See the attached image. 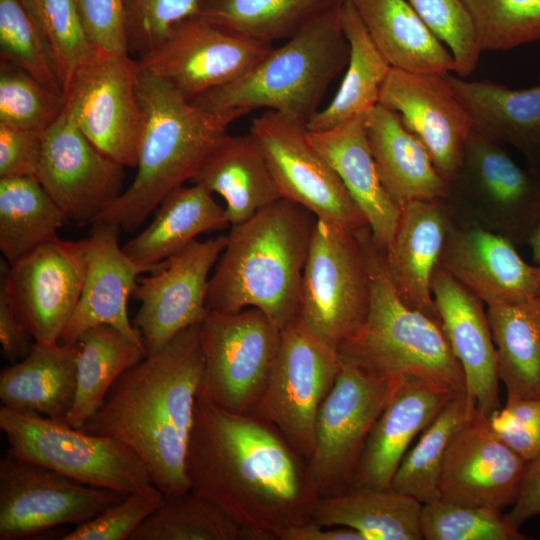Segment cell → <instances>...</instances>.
I'll return each instance as SVG.
<instances>
[{"mask_svg": "<svg viewBox=\"0 0 540 540\" xmlns=\"http://www.w3.org/2000/svg\"><path fill=\"white\" fill-rule=\"evenodd\" d=\"M190 490L260 540L312 519L320 499L308 460L261 417L226 411L200 390L185 457Z\"/></svg>", "mask_w": 540, "mask_h": 540, "instance_id": "cell-1", "label": "cell"}, {"mask_svg": "<svg viewBox=\"0 0 540 540\" xmlns=\"http://www.w3.org/2000/svg\"><path fill=\"white\" fill-rule=\"evenodd\" d=\"M200 324L126 370L79 428L130 446L165 495L190 490L185 457L204 371Z\"/></svg>", "mask_w": 540, "mask_h": 540, "instance_id": "cell-2", "label": "cell"}, {"mask_svg": "<svg viewBox=\"0 0 540 540\" xmlns=\"http://www.w3.org/2000/svg\"><path fill=\"white\" fill-rule=\"evenodd\" d=\"M316 217L279 199L231 226L210 276L208 311H263L281 330L298 317L302 275Z\"/></svg>", "mask_w": 540, "mask_h": 540, "instance_id": "cell-3", "label": "cell"}, {"mask_svg": "<svg viewBox=\"0 0 540 540\" xmlns=\"http://www.w3.org/2000/svg\"><path fill=\"white\" fill-rule=\"evenodd\" d=\"M139 98L145 125L135 178L93 222L113 223L127 233L137 230L168 194L192 180L234 121L199 107L166 80L141 69Z\"/></svg>", "mask_w": 540, "mask_h": 540, "instance_id": "cell-4", "label": "cell"}, {"mask_svg": "<svg viewBox=\"0 0 540 540\" xmlns=\"http://www.w3.org/2000/svg\"><path fill=\"white\" fill-rule=\"evenodd\" d=\"M342 4L321 14L274 48L246 75L191 101L234 120L253 110L280 113L306 126L331 82L346 68L349 43Z\"/></svg>", "mask_w": 540, "mask_h": 540, "instance_id": "cell-5", "label": "cell"}, {"mask_svg": "<svg viewBox=\"0 0 540 540\" xmlns=\"http://www.w3.org/2000/svg\"><path fill=\"white\" fill-rule=\"evenodd\" d=\"M370 305L359 329L338 347L341 362L381 379L419 377L454 395L465 393L464 374L441 323L405 305L389 279L385 251L362 231Z\"/></svg>", "mask_w": 540, "mask_h": 540, "instance_id": "cell-6", "label": "cell"}, {"mask_svg": "<svg viewBox=\"0 0 540 540\" xmlns=\"http://www.w3.org/2000/svg\"><path fill=\"white\" fill-rule=\"evenodd\" d=\"M445 199L465 221L515 246L529 244L540 223V171L520 166L501 142L473 127Z\"/></svg>", "mask_w": 540, "mask_h": 540, "instance_id": "cell-7", "label": "cell"}, {"mask_svg": "<svg viewBox=\"0 0 540 540\" xmlns=\"http://www.w3.org/2000/svg\"><path fill=\"white\" fill-rule=\"evenodd\" d=\"M0 428L7 452L80 483L129 494L152 484L142 458L115 438L91 434L66 421L2 406Z\"/></svg>", "mask_w": 540, "mask_h": 540, "instance_id": "cell-8", "label": "cell"}, {"mask_svg": "<svg viewBox=\"0 0 540 540\" xmlns=\"http://www.w3.org/2000/svg\"><path fill=\"white\" fill-rule=\"evenodd\" d=\"M363 230L355 232L316 219L311 236L298 318L335 348L359 329L369 310L370 276Z\"/></svg>", "mask_w": 540, "mask_h": 540, "instance_id": "cell-9", "label": "cell"}, {"mask_svg": "<svg viewBox=\"0 0 540 540\" xmlns=\"http://www.w3.org/2000/svg\"><path fill=\"white\" fill-rule=\"evenodd\" d=\"M140 66L128 53L93 48L64 90L65 106L81 132L105 155L136 167L145 113Z\"/></svg>", "mask_w": 540, "mask_h": 540, "instance_id": "cell-10", "label": "cell"}, {"mask_svg": "<svg viewBox=\"0 0 540 540\" xmlns=\"http://www.w3.org/2000/svg\"><path fill=\"white\" fill-rule=\"evenodd\" d=\"M280 338L281 329L257 308L208 311L200 324V390L226 411L252 413L266 388Z\"/></svg>", "mask_w": 540, "mask_h": 540, "instance_id": "cell-11", "label": "cell"}, {"mask_svg": "<svg viewBox=\"0 0 540 540\" xmlns=\"http://www.w3.org/2000/svg\"><path fill=\"white\" fill-rule=\"evenodd\" d=\"M341 367L337 348L297 317L281 330L266 388L252 413L275 426L309 460L317 412Z\"/></svg>", "mask_w": 540, "mask_h": 540, "instance_id": "cell-12", "label": "cell"}, {"mask_svg": "<svg viewBox=\"0 0 540 540\" xmlns=\"http://www.w3.org/2000/svg\"><path fill=\"white\" fill-rule=\"evenodd\" d=\"M398 379L376 378L342 363L317 412L314 448L308 460L320 498L352 487L368 436Z\"/></svg>", "mask_w": 540, "mask_h": 540, "instance_id": "cell-13", "label": "cell"}, {"mask_svg": "<svg viewBox=\"0 0 540 540\" xmlns=\"http://www.w3.org/2000/svg\"><path fill=\"white\" fill-rule=\"evenodd\" d=\"M249 133L283 199L304 207L317 219L352 231L369 228L336 171L309 141L305 125L265 110L252 120Z\"/></svg>", "mask_w": 540, "mask_h": 540, "instance_id": "cell-14", "label": "cell"}, {"mask_svg": "<svg viewBox=\"0 0 540 540\" xmlns=\"http://www.w3.org/2000/svg\"><path fill=\"white\" fill-rule=\"evenodd\" d=\"M126 495L7 452L0 460V540L27 539L64 524L78 526Z\"/></svg>", "mask_w": 540, "mask_h": 540, "instance_id": "cell-15", "label": "cell"}, {"mask_svg": "<svg viewBox=\"0 0 540 540\" xmlns=\"http://www.w3.org/2000/svg\"><path fill=\"white\" fill-rule=\"evenodd\" d=\"M273 45L195 16L176 24L141 55V71L166 80L192 100L254 68Z\"/></svg>", "mask_w": 540, "mask_h": 540, "instance_id": "cell-16", "label": "cell"}, {"mask_svg": "<svg viewBox=\"0 0 540 540\" xmlns=\"http://www.w3.org/2000/svg\"><path fill=\"white\" fill-rule=\"evenodd\" d=\"M86 267L87 238L57 237L6 269L0 288L34 341H58L80 298Z\"/></svg>", "mask_w": 540, "mask_h": 540, "instance_id": "cell-17", "label": "cell"}, {"mask_svg": "<svg viewBox=\"0 0 540 540\" xmlns=\"http://www.w3.org/2000/svg\"><path fill=\"white\" fill-rule=\"evenodd\" d=\"M124 167L101 152L65 106L43 132L36 178L68 220L93 223L124 190Z\"/></svg>", "mask_w": 540, "mask_h": 540, "instance_id": "cell-18", "label": "cell"}, {"mask_svg": "<svg viewBox=\"0 0 540 540\" xmlns=\"http://www.w3.org/2000/svg\"><path fill=\"white\" fill-rule=\"evenodd\" d=\"M226 242L227 236L194 240L138 280L133 295L140 307L133 325L147 354L204 320L210 273Z\"/></svg>", "mask_w": 540, "mask_h": 540, "instance_id": "cell-19", "label": "cell"}, {"mask_svg": "<svg viewBox=\"0 0 540 540\" xmlns=\"http://www.w3.org/2000/svg\"><path fill=\"white\" fill-rule=\"evenodd\" d=\"M379 104L399 115L448 183L459 167L473 124L446 74L391 67Z\"/></svg>", "mask_w": 540, "mask_h": 540, "instance_id": "cell-20", "label": "cell"}, {"mask_svg": "<svg viewBox=\"0 0 540 540\" xmlns=\"http://www.w3.org/2000/svg\"><path fill=\"white\" fill-rule=\"evenodd\" d=\"M527 463L497 438L487 417L475 413L447 447L439 499L502 512L515 503Z\"/></svg>", "mask_w": 540, "mask_h": 540, "instance_id": "cell-21", "label": "cell"}, {"mask_svg": "<svg viewBox=\"0 0 540 540\" xmlns=\"http://www.w3.org/2000/svg\"><path fill=\"white\" fill-rule=\"evenodd\" d=\"M438 266L488 306L540 297V269L508 239L468 221H452Z\"/></svg>", "mask_w": 540, "mask_h": 540, "instance_id": "cell-22", "label": "cell"}, {"mask_svg": "<svg viewBox=\"0 0 540 540\" xmlns=\"http://www.w3.org/2000/svg\"><path fill=\"white\" fill-rule=\"evenodd\" d=\"M432 294L441 327L461 365L470 416L489 417L501 407L498 355L483 301L437 266Z\"/></svg>", "mask_w": 540, "mask_h": 540, "instance_id": "cell-23", "label": "cell"}, {"mask_svg": "<svg viewBox=\"0 0 540 540\" xmlns=\"http://www.w3.org/2000/svg\"><path fill=\"white\" fill-rule=\"evenodd\" d=\"M87 237V267L80 298L58 342L73 344L86 330L110 325L142 343L128 316V299L140 274L160 267L136 263L119 243L120 227L109 222L92 223ZM144 345V344H143Z\"/></svg>", "mask_w": 540, "mask_h": 540, "instance_id": "cell-24", "label": "cell"}, {"mask_svg": "<svg viewBox=\"0 0 540 540\" xmlns=\"http://www.w3.org/2000/svg\"><path fill=\"white\" fill-rule=\"evenodd\" d=\"M454 218L455 211L445 198L411 201L400 208L385 251L387 273L400 300L439 323L432 278Z\"/></svg>", "mask_w": 540, "mask_h": 540, "instance_id": "cell-25", "label": "cell"}, {"mask_svg": "<svg viewBox=\"0 0 540 540\" xmlns=\"http://www.w3.org/2000/svg\"><path fill=\"white\" fill-rule=\"evenodd\" d=\"M454 396L413 375L399 378L371 429L351 488L391 489L394 473L414 437Z\"/></svg>", "mask_w": 540, "mask_h": 540, "instance_id": "cell-26", "label": "cell"}, {"mask_svg": "<svg viewBox=\"0 0 540 540\" xmlns=\"http://www.w3.org/2000/svg\"><path fill=\"white\" fill-rule=\"evenodd\" d=\"M307 134L366 218L375 246L386 251L397 227L400 208L378 175L368 143L365 114L332 129L307 131Z\"/></svg>", "mask_w": 540, "mask_h": 540, "instance_id": "cell-27", "label": "cell"}, {"mask_svg": "<svg viewBox=\"0 0 540 540\" xmlns=\"http://www.w3.org/2000/svg\"><path fill=\"white\" fill-rule=\"evenodd\" d=\"M365 126L380 180L399 208L446 197L447 181L397 113L378 104L365 114Z\"/></svg>", "mask_w": 540, "mask_h": 540, "instance_id": "cell-28", "label": "cell"}, {"mask_svg": "<svg viewBox=\"0 0 540 540\" xmlns=\"http://www.w3.org/2000/svg\"><path fill=\"white\" fill-rule=\"evenodd\" d=\"M446 78L467 111L473 127L520 151L528 166L540 171V76L526 89H510L491 81Z\"/></svg>", "mask_w": 540, "mask_h": 540, "instance_id": "cell-29", "label": "cell"}, {"mask_svg": "<svg viewBox=\"0 0 540 540\" xmlns=\"http://www.w3.org/2000/svg\"><path fill=\"white\" fill-rule=\"evenodd\" d=\"M76 390L75 343L34 341L25 358L0 373L2 406L55 420H67Z\"/></svg>", "mask_w": 540, "mask_h": 540, "instance_id": "cell-30", "label": "cell"}, {"mask_svg": "<svg viewBox=\"0 0 540 540\" xmlns=\"http://www.w3.org/2000/svg\"><path fill=\"white\" fill-rule=\"evenodd\" d=\"M191 182L223 198L230 226L248 220L282 198L265 157L250 133L226 135Z\"/></svg>", "mask_w": 540, "mask_h": 540, "instance_id": "cell-31", "label": "cell"}, {"mask_svg": "<svg viewBox=\"0 0 540 540\" xmlns=\"http://www.w3.org/2000/svg\"><path fill=\"white\" fill-rule=\"evenodd\" d=\"M392 68L419 73L454 72L448 48L406 0H349Z\"/></svg>", "mask_w": 540, "mask_h": 540, "instance_id": "cell-32", "label": "cell"}, {"mask_svg": "<svg viewBox=\"0 0 540 540\" xmlns=\"http://www.w3.org/2000/svg\"><path fill=\"white\" fill-rule=\"evenodd\" d=\"M230 226L224 207L205 187L192 183L168 194L151 223L124 246L136 263L157 266L185 248L202 233Z\"/></svg>", "mask_w": 540, "mask_h": 540, "instance_id": "cell-33", "label": "cell"}, {"mask_svg": "<svg viewBox=\"0 0 540 540\" xmlns=\"http://www.w3.org/2000/svg\"><path fill=\"white\" fill-rule=\"evenodd\" d=\"M421 508L422 503L393 489L350 488L320 498L311 520L355 529L365 540H421Z\"/></svg>", "mask_w": 540, "mask_h": 540, "instance_id": "cell-34", "label": "cell"}, {"mask_svg": "<svg viewBox=\"0 0 540 540\" xmlns=\"http://www.w3.org/2000/svg\"><path fill=\"white\" fill-rule=\"evenodd\" d=\"M341 24L350 49L346 72L333 99L306 124L309 132L332 129L378 105L391 69L349 0L341 8Z\"/></svg>", "mask_w": 540, "mask_h": 540, "instance_id": "cell-35", "label": "cell"}, {"mask_svg": "<svg viewBox=\"0 0 540 540\" xmlns=\"http://www.w3.org/2000/svg\"><path fill=\"white\" fill-rule=\"evenodd\" d=\"M77 350V390L66 422L81 428L97 411L113 383L146 355L136 342L110 325L83 332L74 342Z\"/></svg>", "mask_w": 540, "mask_h": 540, "instance_id": "cell-36", "label": "cell"}, {"mask_svg": "<svg viewBox=\"0 0 540 540\" xmlns=\"http://www.w3.org/2000/svg\"><path fill=\"white\" fill-rule=\"evenodd\" d=\"M487 317L507 394L540 399V297L488 306Z\"/></svg>", "mask_w": 540, "mask_h": 540, "instance_id": "cell-37", "label": "cell"}, {"mask_svg": "<svg viewBox=\"0 0 540 540\" xmlns=\"http://www.w3.org/2000/svg\"><path fill=\"white\" fill-rule=\"evenodd\" d=\"M69 221L35 176L0 178V250L9 264Z\"/></svg>", "mask_w": 540, "mask_h": 540, "instance_id": "cell-38", "label": "cell"}, {"mask_svg": "<svg viewBox=\"0 0 540 540\" xmlns=\"http://www.w3.org/2000/svg\"><path fill=\"white\" fill-rule=\"evenodd\" d=\"M346 0H201L197 16L247 37L287 40Z\"/></svg>", "mask_w": 540, "mask_h": 540, "instance_id": "cell-39", "label": "cell"}, {"mask_svg": "<svg viewBox=\"0 0 540 540\" xmlns=\"http://www.w3.org/2000/svg\"><path fill=\"white\" fill-rule=\"evenodd\" d=\"M129 540H260L205 496L165 495Z\"/></svg>", "mask_w": 540, "mask_h": 540, "instance_id": "cell-40", "label": "cell"}, {"mask_svg": "<svg viewBox=\"0 0 540 540\" xmlns=\"http://www.w3.org/2000/svg\"><path fill=\"white\" fill-rule=\"evenodd\" d=\"M470 418L465 393L452 397L404 454L392 478L391 489L422 504L439 499V480L447 447Z\"/></svg>", "mask_w": 540, "mask_h": 540, "instance_id": "cell-41", "label": "cell"}, {"mask_svg": "<svg viewBox=\"0 0 540 540\" xmlns=\"http://www.w3.org/2000/svg\"><path fill=\"white\" fill-rule=\"evenodd\" d=\"M481 52L540 40V0H462Z\"/></svg>", "mask_w": 540, "mask_h": 540, "instance_id": "cell-42", "label": "cell"}, {"mask_svg": "<svg viewBox=\"0 0 540 540\" xmlns=\"http://www.w3.org/2000/svg\"><path fill=\"white\" fill-rule=\"evenodd\" d=\"M0 55L64 97L49 47L20 0H0Z\"/></svg>", "mask_w": 540, "mask_h": 540, "instance_id": "cell-43", "label": "cell"}, {"mask_svg": "<svg viewBox=\"0 0 540 540\" xmlns=\"http://www.w3.org/2000/svg\"><path fill=\"white\" fill-rule=\"evenodd\" d=\"M420 530L426 540L528 539L500 511L441 499L422 504Z\"/></svg>", "mask_w": 540, "mask_h": 540, "instance_id": "cell-44", "label": "cell"}, {"mask_svg": "<svg viewBox=\"0 0 540 540\" xmlns=\"http://www.w3.org/2000/svg\"><path fill=\"white\" fill-rule=\"evenodd\" d=\"M41 31L63 85L93 47L83 29L74 0H20Z\"/></svg>", "mask_w": 540, "mask_h": 540, "instance_id": "cell-45", "label": "cell"}, {"mask_svg": "<svg viewBox=\"0 0 540 540\" xmlns=\"http://www.w3.org/2000/svg\"><path fill=\"white\" fill-rule=\"evenodd\" d=\"M64 97L39 83L20 68L0 62V122L39 132L61 115Z\"/></svg>", "mask_w": 540, "mask_h": 540, "instance_id": "cell-46", "label": "cell"}, {"mask_svg": "<svg viewBox=\"0 0 540 540\" xmlns=\"http://www.w3.org/2000/svg\"><path fill=\"white\" fill-rule=\"evenodd\" d=\"M454 59V73L462 78L476 69L481 55L474 26L462 0H407Z\"/></svg>", "mask_w": 540, "mask_h": 540, "instance_id": "cell-47", "label": "cell"}, {"mask_svg": "<svg viewBox=\"0 0 540 540\" xmlns=\"http://www.w3.org/2000/svg\"><path fill=\"white\" fill-rule=\"evenodd\" d=\"M163 492L153 483L129 493L91 520L64 534L62 540H129L160 505Z\"/></svg>", "mask_w": 540, "mask_h": 540, "instance_id": "cell-48", "label": "cell"}, {"mask_svg": "<svg viewBox=\"0 0 540 540\" xmlns=\"http://www.w3.org/2000/svg\"><path fill=\"white\" fill-rule=\"evenodd\" d=\"M201 0H125L129 50L141 55L178 23L198 15Z\"/></svg>", "mask_w": 540, "mask_h": 540, "instance_id": "cell-49", "label": "cell"}, {"mask_svg": "<svg viewBox=\"0 0 540 540\" xmlns=\"http://www.w3.org/2000/svg\"><path fill=\"white\" fill-rule=\"evenodd\" d=\"M493 433L529 462L540 453V399L507 394L505 405L488 417Z\"/></svg>", "mask_w": 540, "mask_h": 540, "instance_id": "cell-50", "label": "cell"}, {"mask_svg": "<svg viewBox=\"0 0 540 540\" xmlns=\"http://www.w3.org/2000/svg\"><path fill=\"white\" fill-rule=\"evenodd\" d=\"M93 48L128 53L125 0H74Z\"/></svg>", "mask_w": 540, "mask_h": 540, "instance_id": "cell-51", "label": "cell"}, {"mask_svg": "<svg viewBox=\"0 0 540 540\" xmlns=\"http://www.w3.org/2000/svg\"><path fill=\"white\" fill-rule=\"evenodd\" d=\"M43 132L0 122V178L36 176Z\"/></svg>", "mask_w": 540, "mask_h": 540, "instance_id": "cell-52", "label": "cell"}, {"mask_svg": "<svg viewBox=\"0 0 540 540\" xmlns=\"http://www.w3.org/2000/svg\"><path fill=\"white\" fill-rule=\"evenodd\" d=\"M33 342L0 288V344L3 358L11 364L22 360L29 353Z\"/></svg>", "mask_w": 540, "mask_h": 540, "instance_id": "cell-53", "label": "cell"}, {"mask_svg": "<svg viewBox=\"0 0 540 540\" xmlns=\"http://www.w3.org/2000/svg\"><path fill=\"white\" fill-rule=\"evenodd\" d=\"M540 514V453L530 460L512 509L505 515L507 521L518 528L530 518Z\"/></svg>", "mask_w": 540, "mask_h": 540, "instance_id": "cell-54", "label": "cell"}, {"mask_svg": "<svg viewBox=\"0 0 540 540\" xmlns=\"http://www.w3.org/2000/svg\"><path fill=\"white\" fill-rule=\"evenodd\" d=\"M278 540H365L357 530L344 526H326L312 520L282 531Z\"/></svg>", "mask_w": 540, "mask_h": 540, "instance_id": "cell-55", "label": "cell"}, {"mask_svg": "<svg viewBox=\"0 0 540 540\" xmlns=\"http://www.w3.org/2000/svg\"><path fill=\"white\" fill-rule=\"evenodd\" d=\"M528 245L531 247L533 259L540 269V223L533 233Z\"/></svg>", "mask_w": 540, "mask_h": 540, "instance_id": "cell-56", "label": "cell"}]
</instances>
